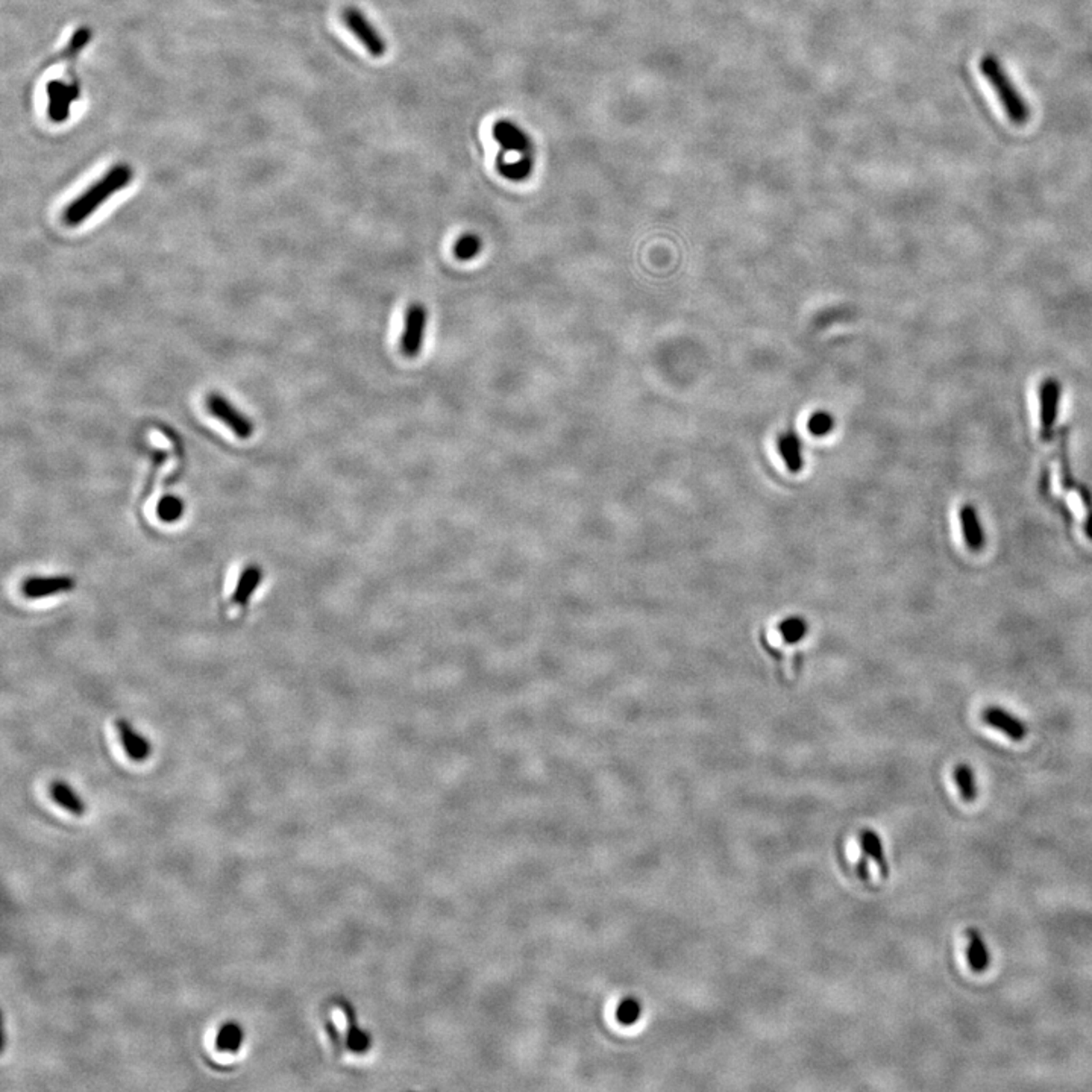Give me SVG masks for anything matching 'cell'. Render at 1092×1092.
I'll return each instance as SVG.
<instances>
[{"instance_id": "24", "label": "cell", "mask_w": 1092, "mask_h": 1092, "mask_svg": "<svg viewBox=\"0 0 1092 1092\" xmlns=\"http://www.w3.org/2000/svg\"><path fill=\"white\" fill-rule=\"evenodd\" d=\"M481 251V238L477 234H465L457 240L454 254L458 260H470Z\"/></svg>"}, {"instance_id": "18", "label": "cell", "mask_w": 1092, "mask_h": 1092, "mask_svg": "<svg viewBox=\"0 0 1092 1092\" xmlns=\"http://www.w3.org/2000/svg\"><path fill=\"white\" fill-rule=\"evenodd\" d=\"M534 167L532 155L519 158L518 162H508L504 158L498 160V171L504 178L512 180H523L532 175Z\"/></svg>"}, {"instance_id": "23", "label": "cell", "mask_w": 1092, "mask_h": 1092, "mask_svg": "<svg viewBox=\"0 0 1092 1092\" xmlns=\"http://www.w3.org/2000/svg\"><path fill=\"white\" fill-rule=\"evenodd\" d=\"M642 1015V1004L636 998H625L616 1009V1020L623 1026H633Z\"/></svg>"}, {"instance_id": "26", "label": "cell", "mask_w": 1092, "mask_h": 1092, "mask_svg": "<svg viewBox=\"0 0 1092 1092\" xmlns=\"http://www.w3.org/2000/svg\"><path fill=\"white\" fill-rule=\"evenodd\" d=\"M90 39H91L90 29H88V28L78 29L77 32H75V33H73V35H71L70 43H69V48H67V53H69V55H75V53L79 52V51H81V49L84 48V46H87V44H88V42H90Z\"/></svg>"}, {"instance_id": "19", "label": "cell", "mask_w": 1092, "mask_h": 1092, "mask_svg": "<svg viewBox=\"0 0 1092 1092\" xmlns=\"http://www.w3.org/2000/svg\"><path fill=\"white\" fill-rule=\"evenodd\" d=\"M953 775H955V782L962 798L967 803H973L977 797V786H976L973 770L969 768L968 764L960 763L956 766Z\"/></svg>"}, {"instance_id": "25", "label": "cell", "mask_w": 1092, "mask_h": 1092, "mask_svg": "<svg viewBox=\"0 0 1092 1092\" xmlns=\"http://www.w3.org/2000/svg\"><path fill=\"white\" fill-rule=\"evenodd\" d=\"M835 428V419L826 410H818L809 418L808 430L815 437H824Z\"/></svg>"}, {"instance_id": "12", "label": "cell", "mask_w": 1092, "mask_h": 1092, "mask_svg": "<svg viewBox=\"0 0 1092 1092\" xmlns=\"http://www.w3.org/2000/svg\"><path fill=\"white\" fill-rule=\"evenodd\" d=\"M51 797L60 808L64 809L70 815L82 817L87 812V804L81 795L71 788L70 784L62 780H57L51 784Z\"/></svg>"}, {"instance_id": "20", "label": "cell", "mask_w": 1092, "mask_h": 1092, "mask_svg": "<svg viewBox=\"0 0 1092 1092\" xmlns=\"http://www.w3.org/2000/svg\"><path fill=\"white\" fill-rule=\"evenodd\" d=\"M345 1011H347V1024H349V1027H347V1047H349L352 1051H356V1053L366 1051V1050L371 1047V1040H369V1036H367L366 1033H363V1032L358 1029V1026H356V1013H354V1011H352L351 1007H345Z\"/></svg>"}, {"instance_id": "13", "label": "cell", "mask_w": 1092, "mask_h": 1092, "mask_svg": "<svg viewBox=\"0 0 1092 1092\" xmlns=\"http://www.w3.org/2000/svg\"><path fill=\"white\" fill-rule=\"evenodd\" d=\"M960 525H962V532L964 539L967 541L969 551L978 552L985 545V532H983L982 525L978 521L977 512L974 505L965 504L964 507L960 508Z\"/></svg>"}, {"instance_id": "2", "label": "cell", "mask_w": 1092, "mask_h": 1092, "mask_svg": "<svg viewBox=\"0 0 1092 1092\" xmlns=\"http://www.w3.org/2000/svg\"><path fill=\"white\" fill-rule=\"evenodd\" d=\"M978 69L982 71L983 77L986 78L989 86L993 87V90L997 93L998 100L1003 105L1004 113L1012 124L1018 125V126L1026 125L1027 120L1031 117L1029 105L1022 93L1016 90L1015 84L1012 82L1000 60L995 55L986 53L980 58Z\"/></svg>"}, {"instance_id": "5", "label": "cell", "mask_w": 1092, "mask_h": 1092, "mask_svg": "<svg viewBox=\"0 0 1092 1092\" xmlns=\"http://www.w3.org/2000/svg\"><path fill=\"white\" fill-rule=\"evenodd\" d=\"M77 581L70 575H44L24 579L22 594L29 599H43L75 589Z\"/></svg>"}, {"instance_id": "11", "label": "cell", "mask_w": 1092, "mask_h": 1092, "mask_svg": "<svg viewBox=\"0 0 1092 1092\" xmlns=\"http://www.w3.org/2000/svg\"><path fill=\"white\" fill-rule=\"evenodd\" d=\"M982 719L993 728H997L1000 732L1004 733L1006 736L1011 737L1012 741H1023L1027 735V726L1024 722L1016 719L1013 715L1003 710L1000 708H985L982 712Z\"/></svg>"}, {"instance_id": "9", "label": "cell", "mask_w": 1092, "mask_h": 1092, "mask_svg": "<svg viewBox=\"0 0 1092 1092\" xmlns=\"http://www.w3.org/2000/svg\"><path fill=\"white\" fill-rule=\"evenodd\" d=\"M860 850L864 857L859 862V875L862 879H868V862L866 859H871L877 864L882 875L888 877L889 866L886 856H884V842L880 839V836L873 830H864L859 835Z\"/></svg>"}, {"instance_id": "7", "label": "cell", "mask_w": 1092, "mask_h": 1092, "mask_svg": "<svg viewBox=\"0 0 1092 1092\" xmlns=\"http://www.w3.org/2000/svg\"><path fill=\"white\" fill-rule=\"evenodd\" d=\"M428 314L423 305L412 304L405 314L404 334L401 338V349L407 356H416L423 343L427 328Z\"/></svg>"}, {"instance_id": "14", "label": "cell", "mask_w": 1092, "mask_h": 1092, "mask_svg": "<svg viewBox=\"0 0 1092 1092\" xmlns=\"http://www.w3.org/2000/svg\"><path fill=\"white\" fill-rule=\"evenodd\" d=\"M777 447H779L780 456L783 458L789 470L800 472V470L803 469V442L798 437L797 432H783L779 437Z\"/></svg>"}, {"instance_id": "4", "label": "cell", "mask_w": 1092, "mask_h": 1092, "mask_svg": "<svg viewBox=\"0 0 1092 1092\" xmlns=\"http://www.w3.org/2000/svg\"><path fill=\"white\" fill-rule=\"evenodd\" d=\"M207 407H208L211 416L218 419L220 422H224L238 439L246 440L252 436L254 427H252L251 421L242 412H238L222 394H209L207 399Z\"/></svg>"}, {"instance_id": "8", "label": "cell", "mask_w": 1092, "mask_h": 1092, "mask_svg": "<svg viewBox=\"0 0 1092 1092\" xmlns=\"http://www.w3.org/2000/svg\"><path fill=\"white\" fill-rule=\"evenodd\" d=\"M495 142L507 153L532 155V138L512 120H498L492 129Z\"/></svg>"}, {"instance_id": "3", "label": "cell", "mask_w": 1092, "mask_h": 1092, "mask_svg": "<svg viewBox=\"0 0 1092 1092\" xmlns=\"http://www.w3.org/2000/svg\"><path fill=\"white\" fill-rule=\"evenodd\" d=\"M342 19L347 24V28L365 46L369 55L374 58L384 57L387 52V44L380 31L372 24L371 20L367 19L363 11L358 10L356 6H347L343 10Z\"/></svg>"}, {"instance_id": "21", "label": "cell", "mask_w": 1092, "mask_h": 1092, "mask_svg": "<svg viewBox=\"0 0 1092 1092\" xmlns=\"http://www.w3.org/2000/svg\"><path fill=\"white\" fill-rule=\"evenodd\" d=\"M780 634L788 643H797L808 634V624L803 617H788L780 624Z\"/></svg>"}, {"instance_id": "1", "label": "cell", "mask_w": 1092, "mask_h": 1092, "mask_svg": "<svg viewBox=\"0 0 1092 1092\" xmlns=\"http://www.w3.org/2000/svg\"><path fill=\"white\" fill-rule=\"evenodd\" d=\"M133 169L128 164H116L105 173L93 186L88 187L84 193L71 200L64 209L62 218L69 227H78L84 224L96 209H99L109 198L124 190L133 180Z\"/></svg>"}, {"instance_id": "17", "label": "cell", "mask_w": 1092, "mask_h": 1092, "mask_svg": "<svg viewBox=\"0 0 1092 1092\" xmlns=\"http://www.w3.org/2000/svg\"><path fill=\"white\" fill-rule=\"evenodd\" d=\"M967 938H968V949H967V956H968V964L974 973H983L989 967V951L986 949V944L983 940L982 936L977 930L969 929L967 930Z\"/></svg>"}, {"instance_id": "27", "label": "cell", "mask_w": 1092, "mask_h": 1092, "mask_svg": "<svg viewBox=\"0 0 1092 1092\" xmlns=\"http://www.w3.org/2000/svg\"><path fill=\"white\" fill-rule=\"evenodd\" d=\"M1085 532H1087V536L1092 539V514L1087 516V523H1085Z\"/></svg>"}, {"instance_id": "16", "label": "cell", "mask_w": 1092, "mask_h": 1092, "mask_svg": "<svg viewBox=\"0 0 1092 1092\" xmlns=\"http://www.w3.org/2000/svg\"><path fill=\"white\" fill-rule=\"evenodd\" d=\"M243 1042H245V1031L236 1022L225 1023L224 1026L218 1029L216 1040H214L216 1049L222 1053H237L238 1050L242 1049Z\"/></svg>"}, {"instance_id": "15", "label": "cell", "mask_w": 1092, "mask_h": 1092, "mask_svg": "<svg viewBox=\"0 0 1092 1092\" xmlns=\"http://www.w3.org/2000/svg\"><path fill=\"white\" fill-rule=\"evenodd\" d=\"M263 569L258 565H249L242 570L238 577L237 586L233 592V603L245 606L249 603L254 592H257L262 585Z\"/></svg>"}, {"instance_id": "6", "label": "cell", "mask_w": 1092, "mask_h": 1092, "mask_svg": "<svg viewBox=\"0 0 1092 1092\" xmlns=\"http://www.w3.org/2000/svg\"><path fill=\"white\" fill-rule=\"evenodd\" d=\"M46 93L49 97V119L53 124H64L70 116L71 104L79 97V88L77 84H66L55 79L46 86Z\"/></svg>"}, {"instance_id": "10", "label": "cell", "mask_w": 1092, "mask_h": 1092, "mask_svg": "<svg viewBox=\"0 0 1092 1092\" xmlns=\"http://www.w3.org/2000/svg\"><path fill=\"white\" fill-rule=\"evenodd\" d=\"M116 728L119 733L120 742L124 745L125 753L129 759L134 762H144L153 754V745L149 742L148 737L143 736L134 728L128 721L119 719L116 722Z\"/></svg>"}, {"instance_id": "22", "label": "cell", "mask_w": 1092, "mask_h": 1092, "mask_svg": "<svg viewBox=\"0 0 1092 1092\" xmlns=\"http://www.w3.org/2000/svg\"><path fill=\"white\" fill-rule=\"evenodd\" d=\"M158 518L162 523H173L184 514V503L178 496H164L157 507Z\"/></svg>"}]
</instances>
